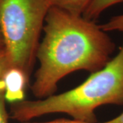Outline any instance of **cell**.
Returning a JSON list of instances; mask_svg holds the SVG:
<instances>
[{
	"label": "cell",
	"instance_id": "obj_9",
	"mask_svg": "<svg viewBox=\"0 0 123 123\" xmlns=\"http://www.w3.org/2000/svg\"><path fill=\"white\" fill-rule=\"evenodd\" d=\"M10 68L7 53L4 47L0 48V80L3 77L5 73Z\"/></svg>",
	"mask_w": 123,
	"mask_h": 123
},
{
	"label": "cell",
	"instance_id": "obj_7",
	"mask_svg": "<svg viewBox=\"0 0 123 123\" xmlns=\"http://www.w3.org/2000/svg\"><path fill=\"white\" fill-rule=\"evenodd\" d=\"M100 26L106 32L117 31L123 33V14L111 17L108 21Z\"/></svg>",
	"mask_w": 123,
	"mask_h": 123
},
{
	"label": "cell",
	"instance_id": "obj_3",
	"mask_svg": "<svg viewBox=\"0 0 123 123\" xmlns=\"http://www.w3.org/2000/svg\"><path fill=\"white\" fill-rule=\"evenodd\" d=\"M51 0H0V33L10 68L30 79Z\"/></svg>",
	"mask_w": 123,
	"mask_h": 123
},
{
	"label": "cell",
	"instance_id": "obj_12",
	"mask_svg": "<svg viewBox=\"0 0 123 123\" xmlns=\"http://www.w3.org/2000/svg\"><path fill=\"white\" fill-rule=\"evenodd\" d=\"M1 47H4V43H3V39H2V37H1V33H0V48Z\"/></svg>",
	"mask_w": 123,
	"mask_h": 123
},
{
	"label": "cell",
	"instance_id": "obj_6",
	"mask_svg": "<svg viewBox=\"0 0 123 123\" xmlns=\"http://www.w3.org/2000/svg\"><path fill=\"white\" fill-rule=\"evenodd\" d=\"M121 2H123V0H92L82 16L94 21L106 9Z\"/></svg>",
	"mask_w": 123,
	"mask_h": 123
},
{
	"label": "cell",
	"instance_id": "obj_11",
	"mask_svg": "<svg viewBox=\"0 0 123 123\" xmlns=\"http://www.w3.org/2000/svg\"><path fill=\"white\" fill-rule=\"evenodd\" d=\"M101 123H123V112L114 118Z\"/></svg>",
	"mask_w": 123,
	"mask_h": 123
},
{
	"label": "cell",
	"instance_id": "obj_1",
	"mask_svg": "<svg viewBox=\"0 0 123 123\" xmlns=\"http://www.w3.org/2000/svg\"><path fill=\"white\" fill-rule=\"evenodd\" d=\"M36 51L39 66L31 85L38 99L53 95L62 78L77 70L92 73L110 61L115 44L94 21L52 6Z\"/></svg>",
	"mask_w": 123,
	"mask_h": 123
},
{
	"label": "cell",
	"instance_id": "obj_8",
	"mask_svg": "<svg viewBox=\"0 0 123 123\" xmlns=\"http://www.w3.org/2000/svg\"><path fill=\"white\" fill-rule=\"evenodd\" d=\"M6 101L5 98L4 85L0 80V123H8L9 115L6 110Z\"/></svg>",
	"mask_w": 123,
	"mask_h": 123
},
{
	"label": "cell",
	"instance_id": "obj_4",
	"mask_svg": "<svg viewBox=\"0 0 123 123\" xmlns=\"http://www.w3.org/2000/svg\"><path fill=\"white\" fill-rule=\"evenodd\" d=\"M5 89L6 101L11 104L25 99V91L30 79L21 70L10 68L1 78Z\"/></svg>",
	"mask_w": 123,
	"mask_h": 123
},
{
	"label": "cell",
	"instance_id": "obj_5",
	"mask_svg": "<svg viewBox=\"0 0 123 123\" xmlns=\"http://www.w3.org/2000/svg\"><path fill=\"white\" fill-rule=\"evenodd\" d=\"M92 0H51L53 7L77 15H83Z\"/></svg>",
	"mask_w": 123,
	"mask_h": 123
},
{
	"label": "cell",
	"instance_id": "obj_2",
	"mask_svg": "<svg viewBox=\"0 0 123 123\" xmlns=\"http://www.w3.org/2000/svg\"><path fill=\"white\" fill-rule=\"evenodd\" d=\"M105 105H123V41L118 54L77 87L59 94L12 104L10 116L20 123L64 113L73 120L97 123L95 110Z\"/></svg>",
	"mask_w": 123,
	"mask_h": 123
},
{
	"label": "cell",
	"instance_id": "obj_10",
	"mask_svg": "<svg viewBox=\"0 0 123 123\" xmlns=\"http://www.w3.org/2000/svg\"><path fill=\"white\" fill-rule=\"evenodd\" d=\"M20 123H86L77 121L75 120H68V119H57L55 120H51L49 122H44V123H30V121L28 122H23Z\"/></svg>",
	"mask_w": 123,
	"mask_h": 123
}]
</instances>
